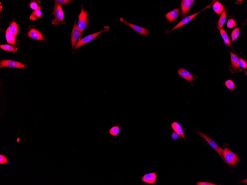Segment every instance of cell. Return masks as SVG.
<instances>
[{
  "label": "cell",
  "mask_w": 247,
  "mask_h": 185,
  "mask_svg": "<svg viewBox=\"0 0 247 185\" xmlns=\"http://www.w3.org/2000/svg\"><path fill=\"white\" fill-rule=\"evenodd\" d=\"M79 21L77 26L80 31V36L79 40H81V35L84 30L87 28L88 25V18L87 11L84 10L83 7L82 6L80 13L78 15Z\"/></svg>",
  "instance_id": "6da1fadb"
},
{
  "label": "cell",
  "mask_w": 247,
  "mask_h": 185,
  "mask_svg": "<svg viewBox=\"0 0 247 185\" xmlns=\"http://www.w3.org/2000/svg\"><path fill=\"white\" fill-rule=\"evenodd\" d=\"M53 12L52 15L55 16V19L52 21V24L54 25H59V23L64 24V15L61 7V4L55 1Z\"/></svg>",
  "instance_id": "7a4b0ae2"
},
{
  "label": "cell",
  "mask_w": 247,
  "mask_h": 185,
  "mask_svg": "<svg viewBox=\"0 0 247 185\" xmlns=\"http://www.w3.org/2000/svg\"><path fill=\"white\" fill-rule=\"evenodd\" d=\"M222 154L225 162L230 166L235 167L239 160L237 154L230 151L228 148L225 147L223 150Z\"/></svg>",
  "instance_id": "3957f363"
},
{
  "label": "cell",
  "mask_w": 247,
  "mask_h": 185,
  "mask_svg": "<svg viewBox=\"0 0 247 185\" xmlns=\"http://www.w3.org/2000/svg\"><path fill=\"white\" fill-rule=\"evenodd\" d=\"M107 27H105L104 29L103 30H102V31L91 34V35H89L83 38V39L79 40L78 42L76 43L74 47L73 48L74 50H76L78 49L79 47H80L81 46L84 45L85 44H86L87 43L91 42V41L93 40L94 39H95V37H96L98 36V35H100L102 32L107 30Z\"/></svg>",
  "instance_id": "277c9868"
},
{
  "label": "cell",
  "mask_w": 247,
  "mask_h": 185,
  "mask_svg": "<svg viewBox=\"0 0 247 185\" xmlns=\"http://www.w3.org/2000/svg\"><path fill=\"white\" fill-rule=\"evenodd\" d=\"M197 133L199 136H201L202 138L206 140V141L210 145V146L214 149L216 151V152L219 154V155L221 156L222 159L223 161L225 162L224 158L223 157L222 154V149L217 145V144L214 141V140L211 139L209 136L206 135V134H203V133L201 132V131H198Z\"/></svg>",
  "instance_id": "5b68a950"
},
{
  "label": "cell",
  "mask_w": 247,
  "mask_h": 185,
  "mask_svg": "<svg viewBox=\"0 0 247 185\" xmlns=\"http://www.w3.org/2000/svg\"><path fill=\"white\" fill-rule=\"evenodd\" d=\"M4 67L26 69L28 67V66L27 65L16 61L8 60H2L0 62V67L2 68Z\"/></svg>",
  "instance_id": "8992f818"
},
{
  "label": "cell",
  "mask_w": 247,
  "mask_h": 185,
  "mask_svg": "<svg viewBox=\"0 0 247 185\" xmlns=\"http://www.w3.org/2000/svg\"><path fill=\"white\" fill-rule=\"evenodd\" d=\"M157 172V171H155L152 173L144 174L142 176L140 177V180L142 183L154 185L156 183Z\"/></svg>",
  "instance_id": "52a82bcc"
},
{
  "label": "cell",
  "mask_w": 247,
  "mask_h": 185,
  "mask_svg": "<svg viewBox=\"0 0 247 185\" xmlns=\"http://www.w3.org/2000/svg\"><path fill=\"white\" fill-rule=\"evenodd\" d=\"M120 21L121 22L123 23L124 24L128 26L129 27V28H132L135 32H137L141 35H143L146 37L148 36V35L149 33L148 29L128 23L127 21L124 20V19L122 18L120 19Z\"/></svg>",
  "instance_id": "ba28073f"
},
{
  "label": "cell",
  "mask_w": 247,
  "mask_h": 185,
  "mask_svg": "<svg viewBox=\"0 0 247 185\" xmlns=\"http://www.w3.org/2000/svg\"><path fill=\"white\" fill-rule=\"evenodd\" d=\"M210 5L211 4L206 6V8H205L203 10L200 11L196 13L193 14V15H191L186 17H185L184 18L182 21H180L179 23H178L174 28H173L171 30V31H173V30L177 29V28L181 27L183 26L184 25L186 24L187 23L190 22L194 18L196 15H198V14H199V13L202 12V11L205 9H206L210 8Z\"/></svg>",
  "instance_id": "9c48e42d"
},
{
  "label": "cell",
  "mask_w": 247,
  "mask_h": 185,
  "mask_svg": "<svg viewBox=\"0 0 247 185\" xmlns=\"http://www.w3.org/2000/svg\"><path fill=\"white\" fill-rule=\"evenodd\" d=\"M194 1V0H183L181 1V8L182 15H185L188 13Z\"/></svg>",
  "instance_id": "30bf717a"
},
{
  "label": "cell",
  "mask_w": 247,
  "mask_h": 185,
  "mask_svg": "<svg viewBox=\"0 0 247 185\" xmlns=\"http://www.w3.org/2000/svg\"><path fill=\"white\" fill-rule=\"evenodd\" d=\"M230 59L231 65L230 66V71L232 72H237L241 70L239 66V58L237 55L230 52Z\"/></svg>",
  "instance_id": "8fae6325"
},
{
  "label": "cell",
  "mask_w": 247,
  "mask_h": 185,
  "mask_svg": "<svg viewBox=\"0 0 247 185\" xmlns=\"http://www.w3.org/2000/svg\"><path fill=\"white\" fill-rule=\"evenodd\" d=\"M171 126L173 130L177 133L178 135L181 136L184 140H186L184 133L183 129L182 128L181 124L177 121H175L171 123Z\"/></svg>",
  "instance_id": "7c38bea8"
},
{
  "label": "cell",
  "mask_w": 247,
  "mask_h": 185,
  "mask_svg": "<svg viewBox=\"0 0 247 185\" xmlns=\"http://www.w3.org/2000/svg\"><path fill=\"white\" fill-rule=\"evenodd\" d=\"M178 72L179 76L189 82H192L194 80V77L191 74L183 68H180Z\"/></svg>",
  "instance_id": "4fadbf2b"
},
{
  "label": "cell",
  "mask_w": 247,
  "mask_h": 185,
  "mask_svg": "<svg viewBox=\"0 0 247 185\" xmlns=\"http://www.w3.org/2000/svg\"><path fill=\"white\" fill-rule=\"evenodd\" d=\"M27 35L28 37L37 40H42L44 39L42 34L34 28H31L27 33Z\"/></svg>",
  "instance_id": "5bb4252c"
},
{
  "label": "cell",
  "mask_w": 247,
  "mask_h": 185,
  "mask_svg": "<svg viewBox=\"0 0 247 185\" xmlns=\"http://www.w3.org/2000/svg\"><path fill=\"white\" fill-rule=\"evenodd\" d=\"M80 32L77 27V25L75 23L71 34V43L72 48H74L76 44V40L80 36Z\"/></svg>",
  "instance_id": "9a60e30c"
},
{
  "label": "cell",
  "mask_w": 247,
  "mask_h": 185,
  "mask_svg": "<svg viewBox=\"0 0 247 185\" xmlns=\"http://www.w3.org/2000/svg\"><path fill=\"white\" fill-rule=\"evenodd\" d=\"M179 9L177 8L171 11L166 14L165 17L168 21L172 22L177 18L179 14Z\"/></svg>",
  "instance_id": "2e32d148"
},
{
  "label": "cell",
  "mask_w": 247,
  "mask_h": 185,
  "mask_svg": "<svg viewBox=\"0 0 247 185\" xmlns=\"http://www.w3.org/2000/svg\"><path fill=\"white\" fill-rule=\"evenodd\" d=\"M121 127V125H119L118 123H116L114 126L109 129L108 134L116 138L119 134Z\"/></svg>",
  "instance_id": "e0dca14e"
},
{
  "label": "cell",
  "mask_w": 247,
  "mask_h": 185,
  "mask_svg": "<svg viewBox=\"0 0 247 185\" xmlns=\"http://www.w3.org/2000/svg\"><path fill=\"white\" fill-rule=\"evenodd\" d=\"M226 9L223 10L222 12L220 17L219 18L218 23V28L220 30L221 29L226 21Z\"/></svg>",
  "instance_id": "ac0fdd59"
},
{
  "label": "cell",
  "mask_w": 247,
  "mask_h": 185,
  "mask_svg": "<svg viewBox=\"0 0 247 185\" xmlns=\"http://www.w3.org/2000/svg\"><path fill=\"white\" fill-rule=\"evenodd\" d=\"M212 8L217 15H220L223 10V7L218 1H216L213 4Z\"/></svg>",
  "instance_id": "d6986e66"
},
{
  "label": "cell",
  "mask_w": 247,
  "mask_h": 185,
  "mask_svg": "<svg viewBox=\"0 0 247 185\" xmlns=\"http://www.w3.org/2000/svg\"><path fill=\"white\" fill-rule=\"evenodd\" d=\"M7 30H8L14 37H16L17 35L18 31L17 23L15 21H13L10 25Z\"/></svg>",
  "instance_id": "ffe728a7"
},
{
  "label": "cell",
  "mask_w": 247,
  "mask_h": 185,
  "mask_svg": "<svg viewBox=\"0 0 247 185\" xmlns=\"http://www.w3.org/2000/svg\"><path fill=\"white\" fill-rule=\"evenodd\" d=\"M41 7H39L37 10H34L32 12L31 15L30 17V19L32 21H35L38 17L41 18Z\"/></svg>",
  "instance_id": "44dd1931"
},
{
  "label": "cell",
  "mask_w": 247,
  "mask_h": 185,
  "mask_svg": "<svg viewBox=\"0 0 247 185\" xmlns=\"http://www.w3.org/2000/svg\"><path fill=\"white\" fill-rule=\"evenodd\" d=\"M220 32L221 35L224 41L225 44L227 46L230 47V40H229L228 36L226 32L223 28H221L220 29Z\"/></svg>",
  "instance_id": "7402d4cb"
},
{
  "label": "cell",
  "mask_w": 247,
  "mask_h": 185,
  "mask_svg": "<svg viewBox=\"0 0 247 185\" xmlns=\"http://www.w3.org/2000/svg\"><path fill=\"white\" fill-rule=\"evenodd\" d=\"M6 37L7 42L13 45L15 44V37L8 30H7L6 32Z\"/></svg>",
  "instance_id": "603a6c76"
},
{
  "label": "cell",
  "mask_w": 247,
  "mask_h": 185,
  "mask_svg": "<svg viewBox=\"0 0 247 185\" xmlns=\"http://www.w3.org/2000/svg\"><path fill=\"white\" fill-rule=\"evenodd\" d=\"M0 47L2 49L5 50V51H12L14 52V53H15V52L17 51V49H15L13 47L9 45H1V46H0Z\"/></svg>",
  "instance_id": "cb8c5ba5"
},
{
  "label": "cell",
  "mask_w": 247,
  "mask_h": 185,
  "mask_svg": "<svg viewBox=\"0 0 247 185\" xmlns=\"http://www.w3.org/2000/svg\"><path fill=\"white\" fill-rule=\"evenodd\" d=\"M240 30L239 28H237L234 29L232 31L231 35L232 42L235 41L237 39L239 35Z\"/></svg>",
  "instance_id": "d4e9b609"
},
{
  "label": "cell",
  "mask_w": 247,
  "mask_h": 185,
  "mask_svg": "<svg viewBox=\"0 0 247 185\" xmlns=\"http://www.w3.org/2000/svg\"><path fill=\"white\" fill-rule=\"evenodd\" d=\"M225 85L228 89L230 90H233L235 88V85L232 80H228L225 82Z\"/></svg>",
  "instance_id": "484cf974"
},
{
  "label": "cell",
  "mask_w": 247,
  "mask_h": 185,
  "mask_svg": "<svg viewBox=\"0 0 247 185\" xmlns=\"http://www.w3.org/2000/svg\"><path fill=\"white\" fill-rule=\"evenodd\" d=\"M239 64L240 67L246 69L247 68V64L246 61L242 58H239Z\"/></svg>",
  "instance_id": "4316f807"
},
{
  "label": "cell",
  "mask_w": 247,
  "mask_h": 185,
  "mask_svg": "<svg viewBox=\"0 0 247 185\" xmlns=\"http://www.w3.org/2000/svg\"><path fill=\"white\" fill-rule=\"evenodd\" d=\"M227 25V27H228V28H233L234 26H235L236 23L234 19H230L228 20Z\"/></svg>",
  "instance_id": "83f0119b"
},
{
  "label": "cell",
  "mask_w": 247,
  "mask_h": 185,
  "mask_svg": "<svg viewBox=\"0 0 247 185\" xmlns=\"http://www.w3.org/2000/svg\"><path fill=\"white\" fill-rule=\"evenodd\" d=\"M9 163L8 159L3 154H0V164H4Z\"/></svg>",
  "instance_id": "f1b7e54d"
},
{
  "label": "cell",
  "mask_w": 247,
  "mask_h": 185,
  "mask_svg": "<svg viewBox=\"0 0 247 185\" xmlns=\"http://www.w3.org/2000/svg\"><path fill=\"white\" fill-rule=\"evenodd\" d=\"M55 1L60 3V4L65 5L69 4L71 1H69V0H58V1Z\"/></svg>",
  "instance_id": "f546056e"
},
{
  "label": "cell",
  "mask_w": 247,
  "mask_h": 185,
  "mask_svg": "<svg viewBox=\"0 0 247 185\" xmlns=\"http://www.w3.org/2000/svg\"><path fill=\"white\" fill-rule=\"evenodd\" d=\"M171 136V139L173 140H175V141L179 139V136L174 131L172 133Z\"/></svg>",
  "instance_id": "4dcf8cb0"
},
{
  "label": "cell",
  "mask_w": 247,
  "mask_h": 185,
  "mask_svg": "<svg viewBox=\"0 0 247 185\" xmlns=\"http://www.w3.org/2000/svg\"><path fill=\"white\" fill-rule=\"evenodd\" d=\"M29 5L30 8L35 10H37V9L39 8L37 3L35 2H32L30 3Z\"/></svg>",
  "instance_id": "1f68e13d"
},
{
  "label": "cell",
  "mask_w": 247,
  "mask_h": 185,
  "mask_svg": "<svg viewBox=\"0 0 247 185\" xmlns=\"http://www.w3.org/2000/svg\"><path fill=\"white\" fill-rule=\"evenodd\" d=\"M196 185H216L217 184H214V183L209 182H199L196 183Z\"/></svg>",
  "instance_id": "d6a6232c"
}]
</instances>
